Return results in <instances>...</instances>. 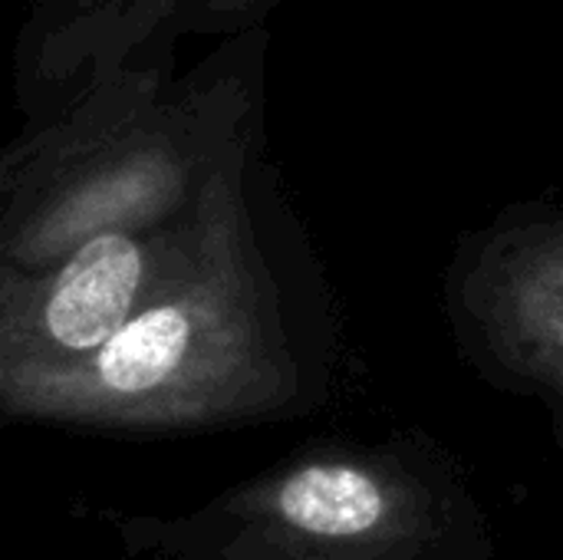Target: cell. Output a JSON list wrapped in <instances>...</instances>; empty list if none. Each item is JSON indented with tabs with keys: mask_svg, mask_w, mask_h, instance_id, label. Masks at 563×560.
<instances>
[{
	"mask_svg": "<svg viewBox=\"0 0 563 560\" xmlns=\"http://www.w3.org/2000/svg\"><path fill=\"white\" fill-rule=\"evenodd\" d=\"M218 224L185 241H145L109 224L76 241L40 281L3 287V360L0 370L73 366L106 350L129 320L185 274Z\"/></svg>",
	"mask_w": 563,
	"mask_h": 560,
	"instance_id": "3",
	"label": "cell"
},
{
	"mask_svg": "<svg viewBox=\"0 0 563 560\" xmlns=\"http://www.w3.org/2000/svg\"><path fill=\"white\" fill-rule=\"evenodd\" d=\"M478 294L505 366L563 399V234L501 254V267H485Z\"/></svg>",
	"mask_w": 563,
	"mask_h": 560,
	"instance_id": "4",
	"label": "cell"
},
{
	"mask_svg": "<svg viewBox=\"0 0 563 560\" xmlns=\"http://www.w3.org/2000/svg\"><path fill=\"white\" fill-rule=\"evenodd\" d=\"M274 290L257 254L224 228L96 356L73 366L0 370L16 416L82 426H205L297 399Z\"/></svg>",
	"mask_w": 563,
	"mask_h": 560,
	"instance_id": "1",
	"label": "cell"
},
{
	"mask_svg": "<svg viewBox=\"0 0 563 560\" xmlns=\"http://www.w3.org/2000/svg\"><path fill=\"white\" fill-rule=\"evenodd\" d=\"M478 535L445 479L396 452H317L188 518L175 560H449Z\"/></svg>",
	"mask_w": 563,
	"mask_h": 560,
	"instance_id": "2",
	"label": "cell"
}]
</instances>
